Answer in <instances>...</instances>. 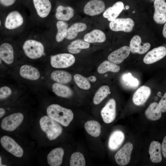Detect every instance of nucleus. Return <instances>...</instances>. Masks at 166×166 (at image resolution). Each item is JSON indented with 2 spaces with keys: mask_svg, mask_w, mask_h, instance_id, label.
Here are the masks:
<instances>
[{
  "mask_svg": "<svg viewBox=\"0 0 166 166\" xmlns=\"http://www.w3.org/2000/svg\"><path fill=\"white\" fill-rule=\"evenodd\" d=\"M74 14V10L71 7L59 5L56 8L55 16L59 20L68 21L73 17Z\"/></svg>",
  "mask_w": 166,
  "mask_h": 166,
  "instance_id": "nucleus-23",
  "label": "nucleus"
},
{
  "mask_svg": "<svg viewBox=\"0 0 166 166\" xmlns=\"http://www.w3.org/2000/svg\"><path fill=\"white\" fill-rule=\"evenodd\" d=\"M135 23L130 18H118L110 22V29L113 31L130 32L133 30Z\"/></svg>",
  "mask_w": 166,
  "mask_h": 166,
  "instance_id": "nucleus-6",
  "label": "nucleus"
},
{
  "mask_svg": "<svg viewBox=\"0 0 166 166\" xmlns=\"http://www.w3.org/2000/svg\"><path fill=\"white\" fill-rule=\"evenodd\" d=\"M166 55V48L160 46L154 48L148 52L144 57L143 61L147 64L153 63L160 60Z\"/></svg>",
  "mask_w": 166,
  "mask_h": 166,
  "instance_id": "nucleus-12",
  "label": "nucleus"
},
{
  "mask_svg": "<svg viewBox=\"0 0 166 166\" xmlns=\"http://www.w3.org/2000/svg\"><path fill=\"white\" fill-rule=\"evenodd\" d=\"M19 74L22 78L32 81L37 80L40 77V73L37 68L27 65L21 66L19 70Z\"/></svg>",
  "mask_w": 166,
  "mask_h": 166,
  "instance_id": "nucleus-18",
  "label": "nucleus"
},
{
  "mask_svg": "<svg viewBox=\"0 0 166 166\" xmlns=\"http://www.w3.org/2000/svg\"><path fill=\"white\" fill-rule=\"evenodd\" d=\"M121 80L123 84L128 88H136L139 85V82L137 79L133 77L129 73L123 74Z\"/></svg>",
  "mask_w": 166,
  "mask_h": 166,
  "instance_id": "nucleus-35",
  "label": "nucleus"
},
{
  "mask_svg": "<svg viewBox=\"0 0 166 166\" xmlns=\"http://www.w3.org/2000/svg\"><path fill=\"white\" fill-rule=\"evenodd\" d=\"M135 12L134 11L133 12V13H134Z\"/></svg>",
  "mask_w": 166,
  "mask_h": 166,
  "instance_id": "nucleus-48",
  "label": "nucleus"
},
{
  "mask_svg": "<svg viewBox=\"0 0 166 166\" xmlns=\"http://www.w3.org/2000/svg\"><path fill=\"white\" fill-rule=\"evenodd\" d=\"M125 138L124 133L120 130L113 131L110 135L108 141V146L112 151L117 149L123 143Z\"/></svg>",
  "mask_w": 166,
  "mask_h": 166,
  "instance_id": "nucleus-20",
  "label": "nucleus"
},
{
  "mask_svg": "<svg viewBox=\"0 0 166 166\" xmlns=\"http://www.w3.org/2000/svg\"><path fill=\"white\" fill-rule=\"evenodd\" d=\"M161 145L158 142L152 141L150 145L148 152L151 161L153 163L160 162L162 159Z\"/></svg>",
  "mask_w": 166,
  "mask_h": 166,
  "instance_id": "nucleus-24",
  "label": "nucleus"
},
{
  "mask_svg": "<svg viewBox=\"0 0 166 166\" xmlns=\"http://www.w3.org/2000/svg\"><path fill=\"white\" fill-rule=\"evenodd\" d=\"M70 166H85V160L83 155L79 152L73 153L71 155L70 161Z\"/></svg>",
  "mask_w": 166,
  "mask_h": 166,
  "instance_id": "nucleus-36",
  "label": "nucleus"
},
{
  "mask_svg": "<svg viewBox=\"0 0 166 166\" xmlns=\"http://www.w3.org/2000/svg\"><path fill=\"white\" fill-rule=\"evenodd\" d=\"M129 8V6L128 5H127L125 6V10H128V9Z\"/></svg>",
  "mask_w": 166,
  "mask_h": 166,
  "instance_id": "nucleus-45",
  "label": "nucleus"
},
{
  "mask_svg": "<svg viewBox=\"0 0 166 166\" xmlns=\"http://www.w3.org/2000/svg\"><path fill=\"white\" fill-rule=\"evenodd\" d=\"M105 8L104 2L101 0H91L85 5L84 12L86 14L94 16L103 12Z\"/></svg>",
  "mask_w": 166,
  "mask_h": 166,
  "instance_id": "nucleus-10",
  "label": "nucleus"
},
{
  "mask_svg": "<svg viewBox=\"0 0 166 166\" xmlns=\"http://www.w3.org/2000/svg\"><path fill=\"white\" fill-rule=\"evenodd\" d=\"M160 109L162 113L166 112V92L161 99L159 101L158 103Z\"/></svg>",
  "mask_w": 166,
  "mask_h": 166,
  "instance_id": "nucleus-39",
  "label": "nucleus"
},
{
  "mask_svg": "<svg viewBox=\"0 0 166 166\" xmlns=\"http://www.w3.org/2000/svg\"><path fill=\"white\" fill-rule=\"evenodd\" d=\"M64 154V150L61 148H56L52 150L47 156L49 165L51 166H60L62 163Z\"/></svg>",
  "mask_w": 166,
  "mask_h": 166,
  "instance_id": "nucleus-19",
  "label": "nucleus"
},
{
  "mask_svg": "<svg viewBox=\"0 0 166 166\" xmlns=\"http://www.w3.org/2000/svg\"><path fill=\"white\" fill-rule=\"evenodd\" d=\"M18 0H0V4L4 7H8L14 5Z\"/></svg>",
  "mask_w": 166,
  "mask_h": 166,
  "instance_id": "nucleus-40",
  "label": "nucleus"
},
{
  "mask_svg": "<svg viewBox=\"0 0 166 166\" xmlns=\"http://www.w3.org/2000/svg\"><path fill=\"white\" fill-rule=\"evenodd\" d=\"M151 93L150 88L145 85L141 86L133 94L132 101L134 104L137 106L143 105L146 102Z\"/></svg>",
  "mask_w": 166,
  "mask_h": 166,
  "instance_id": "nucleus-14",
  "label": "nucleus"
},
{
  "mask_svg": "<svg viewBox=\"0 0 166 166\" xmlns=\"http://www.w3.org/2000/svg\"><path fill=\"white\" fill-rule=\"evenodd\" d=\"M87 28V25L85 23H75L68 28L65 38L68 40L73 39L77 37L78 33L84 31Z\"/></svg>",
  "mask_w": 166,
  "mask_h": 166,
  "instance_id": "nucleus-30",
  "label": "nucleus"
},
{
  "mask_svg": "<svg viewBox=\"0 0 166 166\" xmlns=\"http://www.w3.org/2000/svg\"><path fill=\"white\" fill-rule=\"evenodd\" d=\"M87 78L89 81L92 82H95L97 80L96 77L94 76H90Z\"/></svg>",
  "mask_w": 166,
  "mask_h": 166,
  "instance_id": "nucleus-42",
  "label": "nucleus"
},
{
  "mask_svg": "<svg viewBox=\"0 0 166 166\" xmlns=\"http://www.w3.org/2000/svg\"><path fill=\"white\" fill-rule=\"evenodd\" d=\"M130 51V48L128 46H122L110 53L108 59L115 64H120L128 56Z\"/></svg>",
  "mask_w": 166,
  "mask_h": 166,
  "instance_id": "nucleus-15",
  "label": "nucleus"
},
{
  "mask_svg": "<svg viewBox=\"0 0 166 166\" xmlns=\"http://www.w3.org/2000/svg\"><path fill=\"white\" fill-rule=\"evenodd\" d=\"M101 114L105 123H110L114 121L116 117V102L114 99L109 100L102 109Z\"/></svg>",
  "mask_w": 166,
  "mask_h": 166,
  "instance_id": "nucleus-9",
  "label": "nucleus"
},
{
  "mask_svg": "<svg viewBox=\"0 0 166 166\" xmlns=\"http://www.w3.org/2000/svg\"><path fill=\"white\" fill-rule=\"evenodd\" d=\"M123 3L118 1L114 3L112 7L108 8L104 12L103 15L109 21H112L116 18L121 13L124 7Z\"/></svg>",
  "mask_w": 166,
  "mask_h": 166,
  "instance_id": "nucleus-22",
  "label": "nucleus"
},
{
  "mask_svg": "<svg viewBox=\"0 0 166 166\" xmlns=\"http://www.w3.org/2000/svg\"><path fill=\"white\" fill-rule=\"evenodd\" d=\"M39 123L41 129L46 133L50 140L56 139L62 133V126L59 123L48 116L42 117L40 119Z\"/></svg>",
  "mask_w": 166,
  "mask_h": 166,
  "instance_id": "nucleus-2",
  "label": "nucleus"
},
{
  "mask_svg": "<svg viewBox=\"0 0 166 166\" xmlns=\"http://www.w3.org/2000/svg\"><path fill=\"white\" fill-rule=\"evenodd\" d=\"M84 127L87 132L93 137H97L101 134V125L97 121H88L85 123Z\"/></svg>",
  "mask_w": 166,
  "mask_h": 166,
  "instance_id": "nucleus-31",
  "label": "nucleus"
},
{
  "mask_svg": "<svg viewBox=\"0 0 166 166\" xmlns=\"http://www.w3.org/2000/svg\"><path fill=\"white\" fill-rule=\"evenodd\" d=\"M12 93L11 89L8 86H4L0 88V100L5 99L10 96Z\"/></svg>",
  "mask_w": 166,
  "mask_h": 166,
  "instance_id": "nucleus-38",
  "label": "nucleus"
},
{
  "mask_svg": "<svg viewBox=\"0 0 166 166\" xmlns=\"http://www.w3.org/2000/svg\"><path fill=\"white\" fill-rule=\"evenodd\" d=\"M23 22V18L20 13L17 11H14L7 16L5 25L6 28L12 30L21 26Z\"/></svg>",
  "mask_w": 166,
  "mask_h": 166,
  "instance_id": "nucleus-16",
  "label": "nucleus"
},
{
  "mask_svg": "<svg viewBox=\"0 0 166 166\" xmlns=\"http://www.w3.org/2000/svg\"><path fill=\"white\" fill-rule=\"evenodd\" d=\"M75 58L71 54L59 53L53 55L50 58V64L53 68L57 69L65 68L73 65Z\"/></svg>",
  "mask_w": 166,
  "mask_h": 166,
  "instance_id": "nucleus-4",
  "label": "nucleus"
},
{
  "mask_svg": "<svg viewBox=\"0 0 166 166\" xmlns=\"http://www.w3.org/2000/svg\"><path fill=\"white\" fill-rule=\"evenodd\" d=\"M74 82L80 88L85 90L89 89L91 84L87 78L78 74H75L73 77Z\"/></svg>",
  "mask_w": 166,
  "mask_h": 166,
  "instance_id": "nucleus-37",
  "label": "nucleus"
},
{
  "mask_svg": "<svg viewBox=\"0 0 166 166\" xmlns=\"http://www.w3.org/2000/svg\"><path fill=\"white\" fill-rule=\"evenodd\" d=\"M133 148L132 144L127 142L117 152L115 156V159L117 164L123 166L129 163Z\"/></svg>",
  "mask_w": 166,
  "mask_h": 166,
  "instance_id": "nucleus-8",
  "label": "nucleus"
},
{
  "mask_svg": "<svg viewBox=\"0 0 166 166\" xmlns=\"http://www.w3.org/2000/svg\"><path fill=\"white\" fill-rule=\"evenodd\" d=\"M106 39L105 35L101 30H94L86 34L84 37V40L89 43H102Z\"/></svg>",
  "mask_w": 166,
  "mask_h": 166,
  "instance_id": "nucleus-25",
  "label": "nucleus"
},
{
  "mask_svg": "<svg viewBox=\"0 0 166 166\" xmlns=\"http://www.w3.org/2000/svg\"><path fill=\"white\" fill-rule=\"evenodd\" d=\"M120 67L110 61H105L101 63L97 68V71L100 74H104L108 72L114 73L118 72Z\"/></svg>",
  "mask_w": 166,
  "mask_h": 166,
  "instance_id": "nucleus-32",
  "label": "nucleus"
},
{
  "mask_svg": "<svg viewBox=\"0 0 166 166\" xmlns=\"http://www.w3.org/2000/svg\"><path fill=\"white\" fill-rule=\"evenodd\" d=\"M33 6L38 15L44 18L49 14L52 8L50 0H32Z\"/></svg>",
  "mask_w": 166,
  "mask_h": 166,
  "instance_id": "nucleus-17",
  "label": "nucleus"
},
{
  "mask_svg": "<svg viewBox=\"0 0 166 166\" xmlns=\"http://www.w3.org/2000/svg\"><path fill=\"white\" fill-rule=\"evenodd\" d=\"M154 6V21L158 24L164 23L166 22V2L164 0H155Z\"/></svg>",
  "mask_w": 166,
  "mask_h": 166,
  "instance_id": "nucleus-11",
  "label": "nucleus"
},
{
  "mask_svg": "<svg viewBox=\"0 0 166 166\" xmlns=\"http://www.w3.org/2000/svg\"><path fill=\"white\" fill-rule=\"evenodd\" d=\"M1 160H2L1 157L0 156V166H1V165H2V161H1Z\"/></svg>",
  "mask_w": 166,
  "mask_h": 166,
  "instance_id": "nucleus-46",
  "label": "nucleus"
},
{
  "mask_svg": "<svg viewBox=\"0 0 166 166\" xmlns=\"http://www.w3.org/2000/svg\"><path fill=\"white\" fill-rule=\"evenodd\" d=\"M0 57L6 64H12L14 60V52L13 48L10 44L4 43L0 46Z\"/></svg>",
  "mask_w": 166,
  "mask_h": 166,
  "instance_id": "nucleus-21",
  "label": "nucleus"
},
{
  "mask_svg": "<svg viewBox=\"0 0 166 166\" xmlns=\"http://www.w3.org/2000/svg\"><path fill=\"white\" fill-rule=\"evenodd\" d=\"M162 33L164 37L166 38V22L164 25Z\"/></svg>",
  "mask_w": 166,
  "mask_h": 166,
  "instance_id": "nucleus-43",
  "label": "nucleus"
},
{
  "mask_svg": "<svg viewBox=\"0 0 166 166\" xmlns=\"http://www.w3.org/2000/svg\"><path fill=\"white\" fill-rule=\"evenodd\" d=\"M5 109L2 108H0V117L1 118L5 114Z\"/></svg>",
  "mask_w": 166,
  "mask_h": 166,
  "instance_id": "nucleus-44",
  "label": "nucleus"
},
{
  "mask_svg": "<svg viewBox=\"0 0 166 166\" xmlns=\"http://www.w3.org/2000/svg\"><path fill=\"white\" fill-rule=\"evenodd\" d=\"M52 91L59 97L69 98L73 95V92L71 89L62 84L55 83L52 85Z\"/></svg>",
  "mask_w": 166,
  "mask_h": 166,
  "instance_id": "nucleus-26",
  "label": "nucleus"
},
{
  "mask_svg": "<svg viewBox=\"0 0 166 166\" xmlns=\"http://www.w3.org/2000/svg\"><path fill=\"white\" fill-rule=\"evenodd\" d=\"M23 119L24 116L20 113L10 115L5 117L2 121L1 128L6 131H13L20 125Z\"/></svg>",
  "mask_w": 166,
  "mask_h": 166,
  "instance_id": "nucleus-5",
  "label": "nucleus"
},
{
  "mask_svg": "<svg viewBox=\"0 0 166 166\" xmlns=\"http://www.w3.org/2000/svg\"><path fill=\"white\" fill-rule=\"evenodd\" d=\"M50 78L56 82L65 84L69 83L71 81L72 77L71 75L67 71L56 70L51 73Z\"/></svg>",
  "mask_w": 166,
  "mask_h": 166,
  "instance_id": "nucleus-28",
  "label": "nucleus"
},
{
  "mask_svg": "<svg viewBox=\"0 0 166 166\" xmlns=\"http://www.w3.org/2000/svg\"><path fill=\"white\" fill-rule=\"evenodd\" d=\"M57 33L56 40L57 42H60L66 38L68 30V24L64 21H60L56 24Z\"/></svg>",
  "mask_w": 166,
  "mask_h": 166,
  "instance_id": "nucleus-33",
  "label": "nucleus"
},
{
  "mask_svg": "<svg viewBox=\"0 0 166 166\" xmlns=\"http://www.w3.org/2000/svg\"><path fill=\"white\" fill-rule=\"evenodd\" d=\"M0 25H1V21H0Z\"/></svg>",
  "mask_w": 166,
  "mask_h": 166,
  "instance_id": "nucleus-47",
  "label": "nucleus"
},
{
  "mask_svg": "<svg viewBox=\"0 0 166 166\" xmlns=\"http://www.w3.org/2000/svg\"><path fill=\"white\" fill-rule=\"evenodd\" d=\"M161 149L163 156L166 158V136L163 140L161 144Z\"/></svg>",
  "mask_w": 166,
  "mask_h": 166,
  "instance_id": "nucleus-41",
  "label": "nucleus"
},
{
  "mask_svg": "<svg viewBox=\"0 0 166 166\" xmlns=\"http://www.w3.org/2000/svg\"><path fill=\"white\" fill-rule=\"evenodd\" d=\"M46 112L49 117L65 127L69 126L74 117L71 109L56 104L49 105L47 109Z\"/></svg>",
  "mask_w": 166,
  "mask_h": 166,
  "instance_id": "nucleus-1",
  "label": "nucleus"
},
{
  "mask_svg": "<svg viewBox=\"0 0 166 166\" xmlns=\"http://www.w3.org/2000/svg\"><path fill=\"white\" fill-rule=\"evenodd\" d=\"M110 93L109 87L106 85L100 87L96 93L93 99V104L97 105L104 99Z\"/></svg>",
  "mask_w": 166,
  "mask_h": 166,
  "instance_id": "nucleus-34",
  "label": "nucleus"
},
{
  "mask_svg": "<svg viewBox=\"0 0 166 166\" xmlns=\"http://www.w3.org/2000/svg\"><path fill=\"white\" fill-rule=\"evenodd\" d=\"M89 46V43L78 39L72 42L68 46L67 49L70 53L76 54L79 53L82 49H88Z\"/></svg>",
  "mask_w": 166,
  "mask_h": 166,
  "instance_id": "nucleus-29",
  "label": "nucleus"
},
{
  "mask_svg": "<svg viewBox=\"0 0 166 166\" xmlns=\"http://www.w3.org/2000/svg\"><path fill=\"white\" fill-rule=\"evenodd\" d=\"M158 103L156 102L151 103L145 112L146 117L149 120L155 121L159 119L162 115Z\"/></svg>",
  "mask_w": 166,
  "mask_h": 166,
  "instance_id": "nucleus-27",
  "label": "nucleus"
},
{
  "mask_svg": "<svg viewBox=\"0 0 166 166\" xmlns=\"http://www.w3.org/2000/svg\"><path fill=\"white\" fill-rule=\"evenodd\" d=\"M22 48L26 56L32 59L40 58L43 55L44 52V48L42 44L34 40L26 41Z\"/></svg>",
  "mask_w": 166,
  "mask_h": 166,
  "instance_id": "nucleus-3",
  "label": "nucleus"
},
{
  "mask_svg": "<svg viewBox=\"0 0 166 166\" xmlns=\"http://www.w3.org/2000/svg\"><path fill=\"white\" fill-rule=\"evenodd\" d=\"M150 47L151 45L149 43H142L141 38L138 35H135L132 38L129 45L132 53L140 54L146 53Z\"/></svg>",
  "mask_w": 166,
  "mask_h": 166,
  "instance_id": "nucleus-13",
  "label": "nucleus"
},
{
  "mask_svg": "<svg viewBox=\"0 0 166 166\" xmlns=\"http://www.w3.org/2000/svg\"><path fill=\"white\" fill-rule=\"evenodd\" d=\"M0 143L4 149L15 156L21 157L22 156L23 149L11 137L7 136H3L1 138Z\"/></svg>",
  "mask_w": 166,
  "mask_h": 166,
  "instance_id": "nucleus-7",
  "label": "nucleus"
}]
</instances>
